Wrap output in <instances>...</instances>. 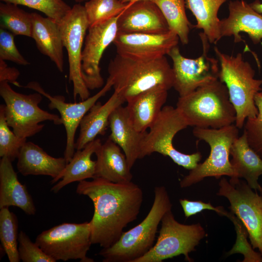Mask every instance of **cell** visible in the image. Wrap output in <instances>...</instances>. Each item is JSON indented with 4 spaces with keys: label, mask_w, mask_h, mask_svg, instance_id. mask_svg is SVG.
Masks as SVG:
<instances>
[{
    "label": "cell",
    "mask_w": 262,
    "mask_h": 262,
    "mask_svg": "<svg viewBox=\"0 0 262 262\" xmlns=\"http://www.w3.org/2000/svg\"><path fill=\"white\" fill-rule=\"evenodd\" d=\"M19 75L20 72L17 68L8 66L5 61L0 59V82H7L21 87L16 81Z\"/></svg>",
    "instance_id": "obj_40"
},
{
    "label": "cell",
    "mask_w": 262,
    "mask_h": 262,
    "mask_svg": "<svg viewBox=\"0 0 262 262\" xmlns=\"http://www.w3.org/2000/svg\"><path fill=\"white\" fill-rule=\"evenodd\" d=\"M18 253L23 262H55L35 243H33L23 231L18 234Z\"/></svg>",
    "instance_id": "obj_37"
},
{
    "label": "cell",
    "mask_w": 262,
    "mask_h": 262,
    "mask_svg": "<svg viewBox=\"0 0 262 262\" xmlns=\"http://www.w3.org/2000/svg\"><path fill=\"white\" fill-rule=\"evenodd\" d=\"M188 126L176 107L164 106L142 139L140 159L156 152L169 157L175 164L185 169L191 170L195 168L201 160V154L199 152L190 154L182 153L173 144L176 134Z\"/></svg>",
    "instance_id": "obj_7"
},
{
    "label": "cell",
    "mask_w": 262,
    "mask_h": 262,
    "mask_svg": "<svg viewBox=\"0 0 262 262\" xmlns=\"http://www.w3.org/2000/svg\"><path fill=\"white\" fill-rule=\"evenodd\" d=\"M0 27L14 35L32 37V14L12 3H0Z\"/></svg>",
    "instance_id": "obj_30"
},
{
    "label": "cell",
    "mask_w": 262,
    "mask_h": 262,
    "mask_svg": "<svg viewBox=\"0 0 262 262\" xmlns=\"http://www.w3.org/2000/svg\"><path fill=\"white\" fill-rule=\"evenodd\" d=\"M163 14L169 30L174 32L183 45L189 42L190 29L193 27L185 12L184 0H153Z\"/></svg>",
    "instance_id": "obj_29"
},
{
    "label": "cell",
    "mask_w": 262,
    "mask_h": 262,
    "mask_svg": "<svg viewBox=\"0 0 262 262\" xmlns=\"http://www.w3.org/2000/svg\"><path fill=\"white\" fill-rule=\"evenodd\" d=\"M35 242L56 262L70 260L94 262L86 256L92 245L90 221L56 226L40 233Z\"/></svg>",
    "instance_id": "obj_10"
},
{
    "label": "cell",
    "mask_w": 262,
    "mask_h": 262,
    "mask_svg": "<svg viewBox=\"0 0 262 262\" xmlns=\"http://www.w3.org/2000/svg\"><path fill=\"white\" fill-rule=\"evenodd\" d=\"M261 91H262L261 92H262V90H261Z\"/></svg>",
    "instance_id": "obj_45"
},
{
    "label": "cell",
    "mask_w": 262,
    "mask_h": 262,
    "mask_svg": "<svg viewBox=\"0 0 262 262\" xmlns=\"http://www.w3.org/2000/svg\"><path fill=\"white\" fill-rule=\"evenodd\" d=\"M3 2L21 5L38 10L59 23L71 8L63 0H0Z\"/></svg>",
    "instance_id": "obj_34"
},
{
    "label": "cell",
    "mask_w": 262,
    "mask_h": 262,
    "mask_svg": "<svg viewBox=\"0 0 262 262\" xmlns=\"http://www.w3.org/2000/svg\"><path fill=\"white\" fill-rule=\"evenodd\" d=\"M193 135L206 142L210 147L208 157L190 170L180 181L181 188L196 184L207 177L219 179L223 176L236 179V175L229 160L230 150L239 137V129L235 124L219 129L194 127Z\"/></svg>",
    "instance_id": "obj_6"
},
{
    "label": "cell",
    "mask_w": 262,
    "mask_h": 262,
    "mask_svg": "<svg viewBox=\"0 0 262 262\" xmlns=\"http://www.w3.org/2000/svg\"><path fill=\"white\" fill-rule=\"evenodd\" d=\"M117 23L118 33H161L169 30L161 11L149 0L131 3Z\"/></svg>",
    "instance_id": "obj_17"
},
{
    "label": "cell",
    "mask_w": 262,
    "mask_h": 262,
    "mask_svg": "<svg viewBox=\"0 0 262 262\" xmlns=\"http://www.w3.org/2000/svg\"><path fill=\"white\" fill-rule=\"evenodd\" d=\"M226 216L233 223L237 234L236 243L227 255L239 253L244 256L243 262H262V255L255 251L248 242V233L241 221L231 212H228Z\"/></svg>",
    "instance_id": "obj_35"
},
{
    "label": "cell",
    "mask_w": 262,
    "mask_h": 262,
    "mask_svg": "<svg viewBox=\"0 0 262 262\" xmlns=\"http://www.w3.org/2000/svg\"><path fill=\"white\" fill-rule=\"evenodd\" d=\"M124 98L117 91L104 104L97 102L82 119L79 136L75 143V149H82L98 135L105 134L109 125L111 114L118 107L125 102Z\"/></svg>",
    "instance_id": "obj_21"
},
{
    "label": "cell",
    "mask_w": 262,
    "mask_h": 262,
    "mask_svg": "<svg viewBox=\"0 0 262 262\" xmlns=\"http://www.w3.org/2000/svg\"><path fill=\"white\" fill-rule=\"evenodd\" d=\"M99 139L88 143L82 149L76 150L71 160L66 164L64 170L54 180V183L61 180L51 188V191L58 193L66 185L75 181H81L95 177L96 161L91 157L101 145Z\"/></svg>",
    "instance_id": "obj_26"
},
{
    "label": "cell",
    "mask_w": 262,
    "mask_h": 262,
    "mask_svg": "<svg viewBox=\"0 0 262 262\" xmlns=\"http://www.w3.org/2000/svg\"><path fill=\"white\" fill-rule=\"evenodd\" d=\"M25 88L31 89L40 93L49 100L50 109H56L60 114L66 134V142L64 158L67 164L71 160L75 152V135L76 130L84 116L101 97L104 96L112 87V82L107 79L103 88L97 94L79 102L67 103L62 96H52L47 93L36 82H31Z\"/></svg>",
    "instance_id": "obj_15"
},
{
    "label": "cell",
    "mask_w": 262,
    "mask_h": 262,
    "mask_svg": "<svg viewBox=\"0 0 262 262\" xmlns=\"http://www.w3.org/2000/svg\"><path fill=\"white\" fill-rule=\"evenodd\" d=\"M228 0H185V7L195 16L196 24L193 27L203 30L210 43L216 44L221 39L220 20L218 12Z\"/></svg>",
    "instance_id": "obj_28"
},
{
    "label": "cell",
    "mask_w": 262,
    "mask_h": 262,
    "mask_svg": "<svg viewBox=\"0 0 262 262\" xmlns=\"http://www.w3.org/2000/svg\"><path fill=\"white\" fill-rule=\"evenodd\" d=\"M219 62V80L226 86L229 99L236 111L235 124L244 127L246 120L258 113L255 102L256 95L262 90V79H255V71L238 53L231 56L214 48Z\"/></svg>",
    "instance_id": "obj_5"
},
{
    "label": "cell",
    "mask_w": 262,
    "mask_h": 262,
    "mask_svg": "<svg viewBox=\"0 0 262 262\" xmlns=\"http://www.w3.org/2000/svg\"><path fill=\"white\" fill-rule=\"evenodd\" d=\"M95 154L97 160L94 178L114 183L131 181L132 175L126 157L121 148L110 138L101 144Z\"/></svg>",
    "instance_id": "obj_23"
},
{
    "label": "cell",
    "mask_w": 262,
    "mask_h": 262,
    "mask_svg": "<svg viewBox=\"0 0 262 262\" xmlns=\"http://www.w3.org/2000/svg\"><path fill=\"white\" fill-rule=\"evenodd\" d=\"M7 157L0 161V209L16 206L27 214L33 215L36 208L26 186L21 183Z\"/></svg>",
    "instance_id": "obj_24"
},
{
    "label": "cell",
    "mask_w": 262,
    "mask_h": 262,
    "mask_svg": "<svg viewBox=\"0 0 262 262\" xmlns=\"http://www.w3.org/2000/svg\"><path fill=\"white\" fill-rule=\"evenodd\" d=\"M17 159V169L22 175L49 176L52 178L51 183L67 164L64 157H52L32 142H26L24 144Z\"/></svg>",
    "instance_id": "obj_20"
},
{
    "label": "cell",
    "mask_w": 262,
    "mask_h": 262,
    "mask_svg": "<svg viewBox=\"0 0 262 262\" xmlns=\"http://www.w3.org/2000/svg\"><path fill=\"white\" fill-rule=\"evenodd\" d=\"M258 115L253 118H248L244 124L246 133L250 147L262 158V92H258L255 97Z\"/></svg>",
    "instance_id": "obj_36"
},
{
    "label": "cell",
    "mask_w": 262,
    "mask_h": 262,
    "mask_svg": "<svg viewBox=\"0 0 262 262\" xmlns=\"http://www.w3.org/2000/svg\"><path fill=\"white\" fill-rule=\"evenodd\" d=\"M157 240L146 254L134 262H162L164 260L183 255L185 260H193L189 254L206 234L199 224L185 225L177 221L171 210L167 212L161 220Z\"/></svg>",
    "instance_id": "obj_9"
},
{
    "label": "cell",
    "mask_w": 262,
    "mask_h": 262,
    "mask_svg": "<svg viewBox=\"0 0 262 262\" xmlns=\"http://www.w3.org/2000/svg\"><path fill=\"white\" fill-rule=\"evenodd\" d=\"M230 155L236 178L245 179L251 188L258 190V179L262 175V158L250 147L244 131L233 143Z\"/></svg>",
    "instance_id": "obj_27"
},
{
    "label": "cell",
    "mask_w": 262,
    "mask_h": 262,
    "mask_svg": "<svg viewBox=\"0 0 262 262\" xmlns=\"http://www.w3.org/2000/svg\"><path fill=\"white\" fill-rule=\"evenodd\" d=\"M109 137L125 154L130 169L140 159L141 144L146 132L137 131L131 122L126 107L121 105L113 111L109 118Z\"/></svg>",
    "instance_id": "obj_22"
},
{
    "label": "cell",
    "mask_w": 262,
    "mask_h": 262,
    "mask_svg": "<svg viewBox=\"0 0 262 262\" xmlns=\"http://www.w3.org/2000/svg\"><path fill=\"white\" fill-rule=\"evenodd\" d=\"M168 90L157 86L147 90L127 102L129 119L135 129L146 132L156 120L167 100Z\"/></svg>",
    "instance_id": "obj_19"
},
{
    "label": "cell",
    "mask_w": 262,
    "mask_h": 262,
    "mask_svg": "<svg viewBox=\"0 0 262 262\" xmlns=\"http://www.w3.org/2000/svg\"><path fill=\"white\" fill-rule=\"evenodd\" d=\"M217 195L229 202V208L245 226L254 249L262 255V196L239 178H222Z\"/></svg>",
    "instance_id": "obj_11"
},
{
    "label": "cell",
    "mask_w": 262,
    "mask_h": 262,
    "mask_svg": "<svg viewBox=\"0 0 262 262\" xmlns=\"http://www.w3.org/2000/svg\"><path fill=\"white\" fill-rule=\"evenodd\" d=\"M76 193L93 203L91 242L103 248L116 242L124 229L137 218L144 198L141 188L132 181L114 183L99 178L80 181Z\"/></svg>",
    "instance_id": "obj_1"
},
{
    "label": "cell",
    "mask_w": 262,
    "mask_h": 262,
    "mask_svg": "<svg viewBox=\"0 0 262 262\" xmlns=\"http://www.w3.org/2000/svg\"><path fill=\"white\" fill-rule=\"evenodd\" d=\"M229 11L228 16L220 20V38L233 36L234 42L239 43L244 41L240 33L244 32L254 44L259 43L262 39V15L243 0L230 1Z\"/></svg>",
    "instance_id": "obj_18"
},
{
    "label": "cell",
    "mask_w": 262,
    "mask_h": 262,
    "mask_svg": "<svg viewBox=\"0 0 262 262\" xmlns=\"http://www.w3.org/2000/svg\"><path fill=\"white\" fill-rule=\"evenodd\" d=\"M180 203L183 209L186 218L196 214L204 210H211L220 215L226 216L227 211L221 206L214 207L210 202L206 203L201 200L193 201L183 198L180 199Z\"/></svg>",
    "instance_id": "obj_39"
},
{
    "label": "cell",
    "mask_w": 262,
    "mask_h": 262,
    "mask_svg": "<svg viewBox=\"0 0 262 262\" xmlns=\"http://www.w3.org/2000/svg\"><path fill=\"white\" fill-rule=\"evenodd\" d=\"M27 139L17 136L10 129L5 119L4 104L0 105V157H7L13 162L17 158Z\"/></svg>",
    "instance_id": "obj_33"
},
{
    "label": "cell",
    "mask_w": 262,
    "mask_h": 262,
    "mask_svg": "<svg viewBox=\"0 0 262 262\" xmlns=\"http://www.w3.org/2000/svg\"><path fill=\"white\" fill-rule=\"evenodd\" d=\"M74 0L76 1V2L81 3L84 1H86V0Z\"/></svg>",
    "instance_id": "obj_43"
},
{
    "label": "cell",
    "mask_w": 262,
    "mask_h": 262,
    "mask_svg": "<svg viewBox=\"0 0 262 262\" xmlns=\"http://www.w3.org/2000/svg\"><path fill=\"white\" fill-rule=\"evenodd\" d=\"M108 72V79L112 82L114 91L127 102L153 87L161 86L168 90L173 86L172 67L165 56L150 61H138L117 54L110 61Z\"/></svg>",
    "instance_id": "obj_2"
},
{
    "label": "cell",
    "mask_w": 262,
    "mask_h": 262,
    "mask_svg": "<svg viewBox=\"0 0 262 262\" xmlns=\"http://www.w3.org/2000/svg\"><path fill=\"white\" fill-rule=\"evenodd\" d=\"M202 45V54L196 59L185 57L178 46L168 53L173 63L174 83L173 87L183 97L196 89L218 79L219 61L208 55L210 45L207 37L199 33Z\"/></svg>",
    "instance_id": "obj_12"
},
{
    "label": "cell",
    "mask_w": 262,
    "mask_h": 262,
    "mask_svg": "<svg viewBox=\"0 0 262 262\" xmlns=\"http://www.w3.org/2000/svg\"><path fill=\"white\" fill-rule=\"evenodd\" d=\"M119 15L90 26L88 29L82 51V73L89 90L99 88L104 84L100 62L105 50L113 43L117 35Z\"/></svg>",
    "instance_id": "obj_14"
},
{
    "label": "cell",
    "mask_w": 262,
    "mask_h": 262,
    "mask_svg": "<svg viewBox=\"0 0 262 262\" xmlns=\"http://www.w3.org/2000/svg\"><path fill=\"white\" fill-rule=\"evenodd\" d=\"M178 36L173 31L161 33H118L113 44L117 54L138 61H150L168 54L178 46Z\"/></svg>",
    "instance_id": "obj_16"
},
{
    "label": "cell",
    "mask_w": 262,
    "mask_h": 262,
    "mask_svg": "<svg viewBox=\"0 0 262 262\" xmlns=\"http://www.w3.org/2000/svg\"><path fill=\"white\" fill-rule=\"evenodd\" d=\"M32 37L40 52L54 63L61 72L64 69L63 44L58 23L49 17L32 13Z\"/></svg>",
    "instance_id": "obj_25"
},
{
    "label": "cell",
    "mask_w": 262,
    "mask_h": 262,
    "mask_svg": "<svg viewBox=\"0 0 262 262\" xmlns=\"http://www.w3.org/2000/svg\"><path fill=\"white\" fill-rule=\"evenodd\" d=\"M130 3H123L120 0H90L86 2L84 7L89 27L120 15Z\"/></svg>",
    "instance_id": "obj_32"
},
{
    "label": "cell",
    "mask_w": 262,
    "mask_h": 262,
    "mask_svg": "<svg viewBox=\"0 0 262 262\" xmlns=\"http://www.w3.org/2000/svg\"><path fill=\"white\" fill-rule=\"evenodd\" d=\"M176 108L188 126L219 129L236 120V111L227 88L219 80L179 97Z\"/></svg>",
    "instance_id": "obj_3"
},
{
    "label": "cell",
    "mask_w": 262,
    "mask_h": 262,
    "mask_svg": "<svg viewBox=\"0 0 262 262\" xmlns=\"http://www.w3.org/2000/svg\"><path fill=\"white\" fill-rule=\"evenodd\" d=\"M18 221L9 207L0 209V239L10 262L20 260L17 247Z\"/></svg>",
    "instance_id": "obj_31"
},
{
    "label": "cell",
    "mask_w": 262,
    "mask_h": 262,
    "mask_svg": "<svg viewBox=\"0 0 262 262\" xmlns=\"http://www.w3.org/2000/svg\"><path fill=\"white\" fill-rule=\"evenodd\" d=\"M122 2L126 3H129L131 2H134L137 1L141 0H120ZM152 1L153 0H149Z\"/></svg>",
    "instance_id": "obj_42"
},
{
    "label": "cell",
    "mask_w": 262,
    "mask_h": 262,
    "mask_svg": "<svg viewBox=\"0 0 262 262\" xmlns=\"http://www.w3.org/2000/svg\"><path fill=\"white\" fill-rule=\"evenodd\" d=\"M258 190H259L261 193L262 194V187L261 185H260Z\"/></svg>",
    "instance_id": "obj_44"
},
{
    "label": "cell",
    "mask_w": 262,
    "mask_h": 262,
    "mask_svg": "<svg viewBox=\"0 0 262 262\" xmlns=\"http://www.w3.org/2000/svg\"><path fill=\"white\" fill-rule=\"evenodd\" d=\"M251 7L257 13L262 14V3L259 0H256L252 3L249 4Z\"/></svg>",
    "instance_id": "obj_41"
},
{
    "label": "cell",
    "mask_w": 262,
    "mask_h": 262,
    "mask_svg": "<svg viewBox=\"0 0 262 262\" xmlns=\"http://www.w3.org/2000/svg\"><path fill=\"white\" fill-rule=\"evenodd\" d=\"M64 47L67 51L69 64V81L73 83L74 99L81 100L90 97L82 73V46L89 27L84 5L75 4L58 24Z\"/></svg>",
    "instance_id": "obj_13"
},
{
    "label": "cell",
    "mask_w": 262,
    "mask_h": 262,
    "mask_svg": "<svg viewBox=\"0 0 262 262\" xmlns=\"http://www.w3.org/2000/svg\"><path fill=\"white\" fill-rule=\"evenodd\" d=\"M0 95L4 101V114L8 126L18 137L27 139L41 131L45 121L63 124L60 116L41 109L42 95H25L14 90L7 82H0Z\"/></svg>",
    "instance_id": "obj_8"
},
{
    "label": "cell",
    "mask_w": 262,
    "mask_h": 262,
    "mask_svg": "<svg viewBox=\"0 0 262 262\" xmlns=\"http://www.w3.org/2000/svg\"><path fill=\"white\" fill-rule=\"evenodd\" d=\"M152 207L144 220L134 227L123 232L112 246L102 248L98 254L103 262H134L154 246L159 225L172 204L166 188H154Z\"/></svg>",
    "instance_id": "obj_4"
},
{
    "label": "cell",
    "mask_w": 262,
    "mask_h": 262,
    "mask_svg": "<svg viewBox=\"0 0 262 262\" xmlns=\"http://www.w3.org/2000/svg\"><path fill=\"white\" fill-rule=\"evenodd\" d=\"M14 36L8 30L0 28V59L10 61L18 65L27 66L30 63L21 54L17 49Z\"/></svg>",
    "instance_id": "obj_38"
}]
</instances>
